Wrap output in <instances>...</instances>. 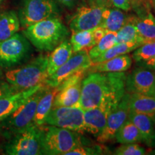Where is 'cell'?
Here are the masks:
<instances>
[{
	"instance_id": "obj_33",
	"label": "cell",
	"mask_w": 155,
	"mask_h": 155,
	"mask_svg": "<svg viewBox=\"0 0 155 155\" xmlns=\"http://www.w3.org/2000/svg\"><path fill=\"white\" fill-rule=\"evenodd\" d=\"M130 4L138 17H141L150 12L152 0H130Z\"/></svg>"
},
{
	"instance_id": "obj_1",
	"label": "cell",
	"mask_w": 155,
	"mask_h": 155,
	"mask_svg": "<svg viewBox=\"0 0 155 155\" xmlns=\"http://www.w3.org/2000/svg\"><path fill=\"white\" fill-rule=\"evenodd\" d=\"M127 75L121 73H91L83 78L78 107L84 110L104 106L111 111L126 93Z\"/></svg>"
},
{
	"instance_id": "obj_7",
	"label": "cell",
	"mask_w": 155,
	"mask_h": 155,
	"mask_svg": "<svg viewBox=\"0 0 155 155\" xmlns=\"http://www.w3.org/2000/svg\"><path fill=\"white\" fill-rule=\"evenodd\" d=\"M30 50L29 40L20 33L0 42V67L9 68L19 65L28 57Z\"/></svg>"
},
{
	"instance_id": "obj_34",
	"label": "cell",
	"mask_w": 155,
	"mask_h": 155,
	"mask_svg": "<svg viewBox=\"0 0 155 155\" xmlns=\"http://www.w3.org/2000/svg\"><path fill=\"white\" fill-rule=\"evenodd\" d=\"M17 91L9 83L5 81H0V98L17 92Z\"/></svg>"
},
{
	"instance_id": "obj_17",
	"label": "cell",
	"mask_w": 155,
	"mask_h": 155,
	"mask_svg": "<svg viewBox=\"0 0 155 155\" xmlns=\"http://www.w3.org/2000/svg\"><path fill=\"white\" fill-rule=\"evenodd\" d=\"M132 61V57L128 54L119 55L107 61L93 63L87 70V73L125 72L131 68Z\"/></svg>"
},
{
	"instance_id": "obj_8",
	"label": "cell",
	"mask_w": 155,
	"mask_h": 155,
	"mask_svg": "<svg viewBox=\"0 0 155 155\" xmlns=\"http://www.w3.org/2000/svg\"><path fill=\"white\" fill-rule=\"evenodd\" d=\"M58 6L54 0H23L18 17L23 28L41 21L55 17Z\"/></svg>"
},
{
	"instance_id": "obj_41",
	"label": "cell",
	"mask_w": 155,
	"mask_h": 155,
	"mask_svg": "<svg viewBox=\"0 0 155 155\" xmlns=\"http://www.w3.org/2000/svg\"><path fill=\"white\" fill-rule=\"evenodd\" d=\"M2 68L0 67V80H1L2 78L3 77V73H2Z\"/></svg>"
},
{
	"instance_id": "obj_22",
	"label": "cell",
	"mask_w": 155,
	"mask_h": 155,
	"mask_svg": "<svg viewBox=\"0 0 155 155\" xmlns=\"http://www.w3.org/2000/svg\"><path fill=\"white\" fill-rule=\"evenodd\" d=\"M129 110L131 112L148 114H155V98L150 95L129 94Z\"/></svg>"
},
{
	"instance_id": "obj_5",
	"label": "cell",
	"mask_w": 155,
	"mask_h": 155,
	"mask_svg": "<svg viewBox=\"0 0 155 155\" xmlns=\"http://www.w3.org/2000/svg\"><path fill=\"white\" fill-rule=\"evenodd\" d=\"M48 87L46 85L42 87L12 114L0 121V135L9 140L16 134L33 124L38 103Z\"/></svg>"
},
{
	"instance_id": "obj_2",
	"label": "cell",
	"mask_w": 155,
	"mask_h": 155,
	"mask_svg": "<svg viewBox=\"0 0 155 155\" xmlns=\"http://www.w3.org/2000/svg\"><path fill=\"white\" fill-rule=\"evenodd\" d=\"M23 35L40 51H52L69 35L68 29L61 19L52 17L27 27Z\"/></svg>"
},
{
	"instance_id": "obj_35",
	"label": "cell",
	"mask_w": 155,
	"mask_h": 155,
	"mask_svg": "<svg viewBox=\"0 0 155 155\" xmlns=\"http://www.w3.org/2000/svg\"><path fill=\"white\" fill-rule=\"evenodd\" d=\"M110 1L112 6L123 11L128 12L131 8L130 0H110Z\"/></svg>"
},
{
	"instance_id": "obj_42",
	"label": "cell",
	"mask_w": 155,
	"mask_h": 155,
	"mask_svg": "<svg viewBox=\"0 0 155 155\" xmlns=\"http://www.w3.org/2000/svg\"><path fill=\"white\" fill-rule=\"evenodd\" d=\"M152 5L154 7V10H155V0H152Z\"/></svg>"
},
{
	"instance_id": "obj_21",
	"label": "cell",
	"mask_w": 155,
	"mask_h": 155,
	"mask_svg": "<svg viewBox=\"0 0 155 155\" xmlns=\"http://www.w3.org/2000/svg\"><path fill=\"white\" fill-rule=\"evenodd\" d=\"M127 15L121 9L108 7L103 12L100 26L108 32H117L127 22Z\"/></svg>"
},
{
	"instance_id": "obj_40",
	"label": "cell",
	"mask_w": 155,
	"mask_h": 155,
	"mask_svg": "<svg viewBox=\"0 0 155 155\" xmlns=\"http://www.w3.org/2000/svg\"><path fill=\"white\" fill-rule=\"evenodd\" d=\"M150 96H154V98H155V86H154V88H153V91H152V94H151Z\"/></svg>"
},
{
	"instance_id": "obj_19",
	"label": "cell",
	"mask_w": 155,
	"mask_h": 155,
	"mask_svg": "<svg viewBox=\"0 0 155 155\" xmlns=\"http://www.w3.org/2000/svg\"><path fill=\"white\" fill-rule=\"evenodd\" d=\"M81 86L82 82H79L59 89L54 98L53 107H78Z\"/></svg>"
},
{
	"instance_id": "obj_36",
	"label": "cell",
	"mask_w": 155,
	"mask_h": 155,
	"mask_svg": "<svg viewBox=\"0 0 155 155\" xmlns=\"http://www.w3.org/2000/svg\"><path fill=\"white\" fill-rule=\"evenodd\" d=\"M93 31V36H94V45H96L98 42L101 40L103 37H104L106 34V32H108L107 30H105L102 27L98 26Z\"/></svg>"
},
{
	"instance_id": "obj_28",
	"label": "cell",
	"mask_w": 155,
	"mask_h": 155,
	"mask_svg": "<svg viewBox=\"0 0 155 155\" xmlns=\"http://www.w3.org/2000/svg\"><path fill=\"white\" fill-rule=\"evenodd\" d=\"M141 45L139 43L136 42H124V43H116L113 47L108 49L105 53L101 54L99 57L92 61L93 63H100L117 57V56L126 55L132 52L137 48Z\"/></svg>"
},
{
	"instance_id": "obj_37",
	"label": "cell",
	"mask_w": 155,
	"mask_h": 155,
	"mask_svg": "<svg viewBox=\"0 0 155 155\" xmlns=\"http://www.w3.org/2000/svg\"><path fill=\"white\" fill-rule=\"evenodd\" d=\"M88 2L90 5L98 6V7H104V8L112 7L110 0H88Z\"/></svg>"
},
{
	"instance_id": "obj_43",
	"label": "cell",
	"mask_w": 155,
	"mask_h": 155,
	"mask_svg": "<svg viewBox=\"0 0 155 155\" xmlns=\"http://www.w3.org/2000/svg\"><path fill=\"white\" fill-rule=\"evenodd\" d=\"M152 119H153V121H154V124H155V114H154V115H152Z\"/></svg>"
},
{
	"instance_id": "obj_27",
	"label": "cell",
	"mask_w": 155,
	"mask_h": 155,
	"mask_svg": "<svg viewBox=\"0 0 155 155\" xmlns=\"http://www.w3.org/2000/svg\"><path fill=\"white\" fill-rule=\"evenodd\" d=\"M70 42L72 45L73 53L91 49L95 45L92 30L72 32Z\"/></svg>"
},
{
	"instance_id": "obj_3",
	"label": "cell",
	"mask_w": 155,
	"mask_h": 155,
	"mask_svg": "<svg viewBox=\"0 0 155 155\" xmlns=\"http://www.w3.org/2000/svg\"><path fill=\"white\" fill-rule=\"evenodd\" d=\"M41 129L42 154L65 155L75 147L86 144L80 133L48 124Z\"/></svg>"
},
{
	"instance_id": "obj_23",
	"label": "cell",
	"mask_w": 155,
	"mask_h": 155,
	"mask_svg": "<svg viewBox=\"0 0 155 155\" xmlns=\"http://www.w3.org/2000/svg\"><path fill=\"white\" fill-rule=\"evenodd\" d=\"M20 26V22L16 12L10 10L0 14V42L17 33Z\"/></svg>"
},
{
	"instance_id": "obj_12",
	"label": "cell",
	"mask_w": 155,
	"mask_h": 155,
	"mask_svg": "<svg viewBox=\"0 0 155 155\" xmlns=\"http://www.w3.org/2000/svg\"><path fill=\"white\" fill-rule=\"evenodd\" d=\"M155 86V71L146 67H137L126 77V91L129 94L151 95Z\"/></svg>"
},
{
	"instance_id": "obj_31",
	"label": "cell",
	"mask_w": 155,
	"mask_h": 155,
	"mask_svg": "<svg viewBox=\"0 0 155 155\" xmlns=\"http://www.w3.org/2000/svg\"><path fill=\"white\" fill-rule=\"evenodd\" d=\"M116 155H144L146 154V150L144 147L137 143L124 144L116 148L113 153Z\"/></svg>"
},
{
	"instance_id": "obj_9",
	"label": "cell",
	"mask_w": 155,
	"mask_h": 155,
	"mask_svg": "<svg viewBox=\"0 0 155 155\" xmlns=\"http://www.w3.org/2000/svg\"><path fill=\"white\" fill-rule=\"evenodd\" d=\"M45 124L64 128L83 134V110L78 107H53L46 118Z\"/></svg>"
},
{
	"instance_id": "obj_10",
	"label": "cell",
	"mask_w": 155,
	"mask_h": 155,
	"mask_svg": "<svg viewBox=\"0 0 155 155\" xmlns=\"http://www.w3.org/2000/svg\"><path fill=\"white\" fill-rule=\"evenodd\" d=\"M92 64L91 59L87 50L73 53L72 56L55 71V73L48 77L45 84L49 88H56L71 75L81 70H88Z\"/></svg>"
},
{
	"instance_id": "obj_14",
	"label": "cell",
	"mask_w": 155,
	"mask_h": 155,
	"mask_svg": "<svg viewBox=\"0 0 155 155\" xmlns=\"http://www.w3.org/2000/svg\"><path fill=\"white\" fill-rule=\"evenodd\" d=\"M45 86V84L39 85L28 90L19 91L0 98V121L12 114L32 95L38 91Z\"/></svg>"
},
{
	"instance_id": "obj_6",
	"label": "cell",
	"mask_w": 155,
	"mask_h": 155,
	"mask_svg": "<svg viewBox=\"0 0 155 155\" xmlns=\"http://www.w3.org/2000/svg\"><path fill=\"white\" fill-rule=\"evenodd\" d=\"M41 139V127L32 124L9 139L4 147L5 153L9 155L42 154Z\"/></svg>"
},
{
	"instance_id": "obj_38",
	"label": "cell",
	"mask_w": 155,
	"mask_h": 155,
	"mask_svg": "<svg viewBox=\"0 0 155 155\" xmlns=\"http://www.w3.org/2000/svg\"><path fill=\"white\" fill-rule=\"evenodd\" d=\"M139 65L146 67L147 68L151 69L152 70V71H155V56L153 58H152V59L149 60V61L139 63Z\"/></svg>"
},
{
	"instance_id": "obj_25",
	"label": "cell",
	"mask_w": 155,
	"mask_h": 155,
	"mask_svg": "<svg viewBox=\"0 0 155 155\" xmlns=\"http://www.w3.org/2000/svg\"><path fill=\"white\" fill-rule=\"evenodd\" d=\"M134 24L146 42L155 40V17L151 12L141 17L134 16Z\"/></svg>"
},
{
	"instance_id": "obj_32",
	"label": "cell",
	"mask_w": 155,
	"mask_h": 155,
	"mask_svg": "<svg viewBox=\"0 0 155 155\" xmlns=\"http://www.w3.org/2000/svg\"><path fill=\"white\" fill-rule=\"evenodd\" d=\"M103 150L100 146L88 147L81 145L67 152L65 155H96L102 154Z\"/></svg>"
},
{
	"instance_id": "obj_30",
	"label": "cell",
	"mask_w": 155,
	"mask_h": 155,
	"mask_svg": "<svg viewBox=\"0 0 155 155\" xmlns=\"http://www.w3.org/2000/svg\"><path fill=\"white\" fill-rule=\"evenodd\" d=\"M134 51L131 57L136 63H143L152 59L155 56V40L145 42Z\"/></svg>"
},
{
	"instance_id": "obj_18",
	"label": "cell",
	"mask_w": 155,
	"mask_h": 155,
	"mask_svg": "<svg viewBox=\"0 0 155 155\" xmlns=\"http://www.w3.org/2000/svg\"><path fill=\"white\" fill-rule=\"evenodd\" d=\"M73 54L72 45L68 40L65 39L60 43L48 56L47 73L48 77L55 73Z\"/></svg>"
},
{
	"instance_id": "obj_26",
	"label": "cell",
	"mask_w": 155,
	"mask_h": 155,
	"mask_svg": "<svg viewBox=\"0 0 155 155\" xmlns=\"http://www.w3.org/2000/svg\"><path fill=\"white\" fill-rule=\"evenodd\" d=\"M116 140L120 144H129L142 141V137L139 129L130 119H128L117 131Z\"/></svg>"
},
{
	"instance_id": "obj_16",
	"label": "cell",
	"mask_w": 155,
	"mask_h": 155,
	"mask_svg": "<svg viewBox=\"0 0 155 155\" xmlns=\"http://www.w3.org/2000/svg\"><path fill=\"white\" fill-rule=\"evenodd\" d=\"M129 119L139 129L142 142L149 147H155V124L152 116L129 111Z\"/></svg>"
},
{
	"instance_id": "obj_11",
	"label": "cell",
	"mask_w": 155,
	"mask_h": 155,
	"mask_svg": "<svg viewBox=\"0 0 155 155\" xmlns=\"http://www.w3.org/2000/svg\"><path fill=\"white\" fill-rule=\"evenodd\" d=\"M129 99V94L126 91L118 105L108 114L105 127L101 134L96 137L97 141L101 143H105L115 139L117 131L124 124V122L129 119V114L130 111Z\"/></svg>"
},
{
	"instance_id": "obj_39",
	"label": "cell",
	"mask_w": 155,
	"mask_h": 155,
	"mask_svg": "<svg viewBox=\"0 0 155 155\" xmlns=\"http://www.w3.org/2000/svg\"><path fill=\"white\" fill-rule=\"evenodd\" d=\"M58 1L68 8H73L76 5L78 0H58Z\"/></svg>"
},
{
	"instance_id": "obj_4",
	"label": "cell",
	"mask_w": 155,
	"mask_h": 155,
	"mask_svg": "<svg viewBox=\"0 0 155 155\" xmlns=\"http://www.w3.org/2000/svg\"><path fill=\"white\" fill-rule=\"evenodd\" d=\"M48 56L40 55L24 66L7 71L5 78L17 91L45 84L47 73Z\"/></svg>"
},
{
	"instance_id": "obj_13",
	"label": "cell",
	"mask_w": 155,
	"mask_h": 155,
	"mask_svg": "<svg viewBox=\"0 0 155 155\" xmlns=\"http://www.w3.org/2000/svg\"><path fill=\"white\" fill-rule=\"evenodd\" d=\"M104 7L90 5L81 6L69 22L72 32L91 30L100 26Z\"/></svg>"
},
{
	"instance_id": "obj_24",
	"label": "cell",
	"mask_w": 155,
	"mask_h": 155,
	"mask_svg": "<svg viewBox=\"0 0 155 155\" xmlns=\"http://www.w3.org/2000/svg\"><path fill=\"white\" fill-rule=\"evenodd\" d=\"M134 16H128L127 22L124 26L116 32V43L136 42L141 45L147 42L134 24Z\"/></svg>"
},
{
	"instance_id": "obj_15",
	"label": "cell",
	"mask_w": 155,
	"mask_h": 155,
	"mask_svg": "<svg viewBox=\"0 0 155 155\" xmlns=\"http://www.w3.org/2000/svg\"><path fill=\"white\" fill-rule=\"evenodd\" d=\"M110 111L104 106H98L83 111L85 131L94 137H98L105 127Z\"/></svg>"
},
{
	"instance_id": "obj_29",
	"label": "cell",
	"mask_w": 155,
	"mask_h": 155,
	"mask_svg": "<svg viewBox=\"0 0 155 155\" xmlns=\"http://www.w3.org/2000/svg\"><path fill=\"white\" fill-rule=\"evenodd\" d=\"M116 32H107L106 34L103 37L101 40L95 45L88 50V55L91 61L107 51L108 49L113 47L116 44Z\"/></svg>"
},
{
	"instance_id": "obj_44",
	"label": "cell",
	"mask_w": 155,
	"mask_h": 155,
	"mask_svg": "<svg viewBox=\"0 0 155 155\" xmlns=\"http://www.w3.org/2000/svg\"><path fill=\"white\" fill-rule=\"evenodd\" d=\"M4 1V0H0V4H1L2 2Z\"/></svg>"
},
{
	"instance_id": "obj_20",
	"label": "cell",
	"mask_w": 155,
	"mask_h": 155,
	"mask_svg": "<svg viewBox=\"0 0 155 155\" xmlns=\"http://www.w3.org/2000/svg\"><path fill=\"white\" fill-rule=\"evenodd\" d=\"M48 88H46L39 100L35 114L34 116L33 124L39 127H41L42 126L45 125L46 118L49 114L50 110L53 108L54 98L58 92L59 91L57 87L50 88L49 90Z\"/></svg>"
}]
</instances>
